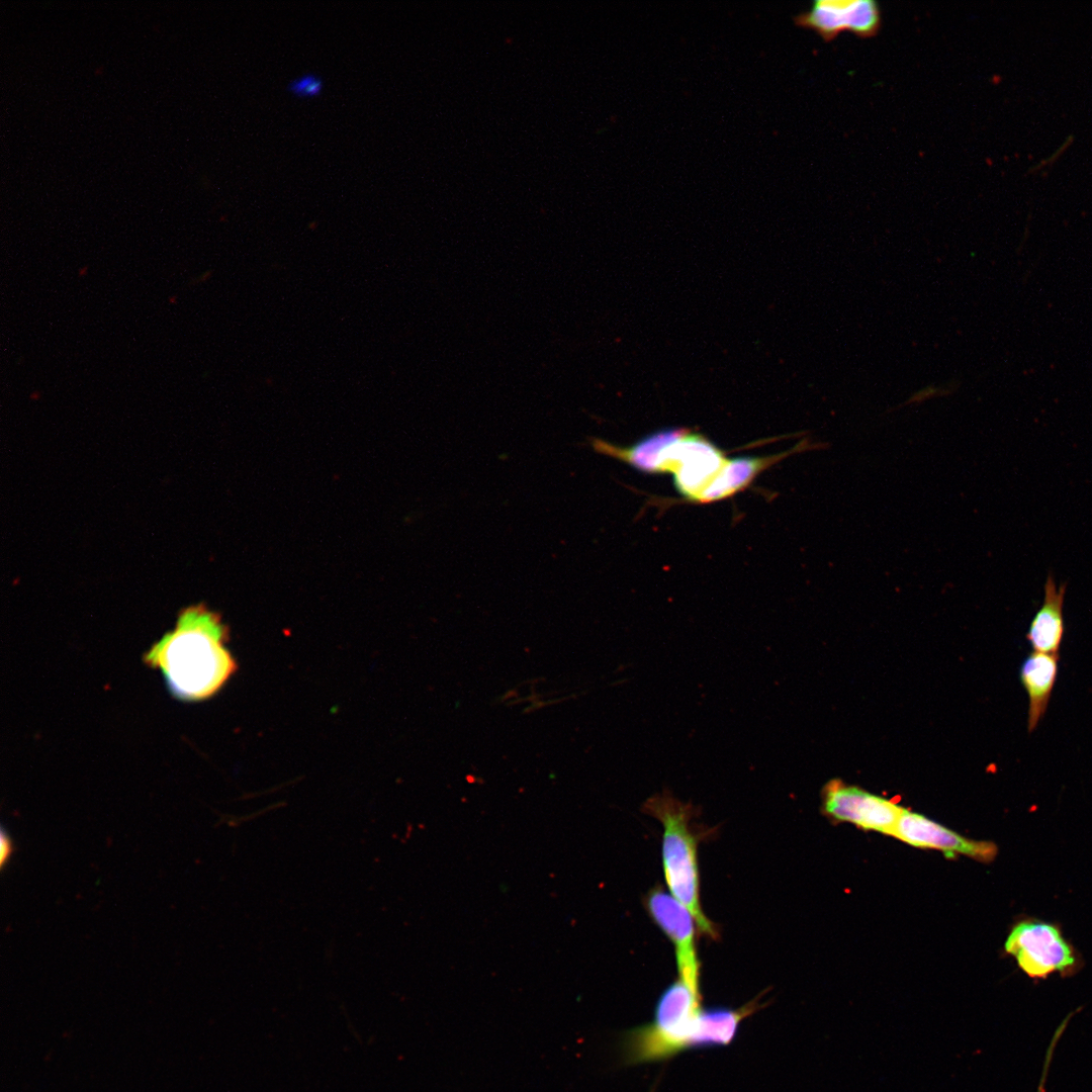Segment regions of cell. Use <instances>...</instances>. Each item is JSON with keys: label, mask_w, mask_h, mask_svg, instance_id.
Returning a JSON list of instances; mask_svg holds the SVG:
<instances>
[{"label": "cell", "mask_w": 1092, "mask_h": 1092, "mask_svg": "<svg viewBox=\"0 0 1092 1092\" xmlns=\"http://www.w3.org/2000/svg\"><path fill=\"white\" fill-rule=\"evenodd\" d=\"M1005 950L1031 979H1045L1054 973L1068 976L1080 964L1074 946L1058 924L1027 918L1011 928Z\"/></svg>", "instance_id": "4"}, {"label": "cell", "mask_w": 1092, "mask_h": 1092, "mask_svg": "<svg viewBox=\"0 0 1092 1092\" xmlns=\"http://www.w3.org/2000/svg\"><path fill=\"white\" fill-rule=\"evenodd\" d=\"M726 460L724 453L706 437L674 429L657 457L654 473H672L677 491L697 503Z\"/></svg>", "instance_id": "5"}, {"label": "cell", "mask_w": 1092, "mask_h": 1092, "mask_svg": "<svg viewBox=\"0 0 1092 1092\" xmlns=\"http://www.w3.org/2000/svg\"><path fill=\"white\" fill-rule=\"evenodd\" d=\"M1066 586V583L1058 586L1054 576L1048 575L1043 603L1033 616L1026 634L1034 651L1059 654L1065 630L1063 607Z\"/></svg>", "instance_id": "12"}, {"label": "cell", "mask_w": 1092, "mask_h": 1092, "mask_svg": "<svg viewBox=\"0 0 1092 1092\" xmlns=\"http://www.w3.org/2000/svg\"><path fill=\"white\" fill-rule=\"evenodd\" d=\"M826 447L824 443L808 444L807 440H804L794 448L775 455L727 458L716 477L701 493L697 503H713L729 497L749 485L762 470L789 455L808 449H824Z\"/></svg>", "instance_id": "10"}, {"label": "cell", "mask_w": 1092, "mask_h": 1092, "mask_svg": "<svg viewBox=\"0 0 1092 1092\" xmlns=\"http://www.w3.org/2000/svg\"><path fill=\"white\" fill-rule=\"evenodd\" d=\"M646 908L674 946L678 978L700 989V963L695 936L697 923L694 916L685 905L660 888L652 889L647 894Z\"/></svg>", "instance_id": "7"}, {"label": "cell", "mask_w": 1092, "mask_h": 1092, "mask_svg": "<svg viewBox=\"0 0 1092 1092\" xmlns=\"http://www.w3.org/2000/svg\"><path fill=\"white\" fill-rule=\"evenodd\" d=\"M823 807L827 815L850 822L867 830L892 835L903 808L896 803L873 795L839 780L827 783L823 790Z\"/></svg>", "instance_id": "6"}, {"label": "cell", "mask_w": 1092, "mask_h": 1092, "mask_svg": "<svg viewBox=\"0 0 1092 1092\" xmlns=\"http://www.w3.org/2000/svg\"><path fill=\"white\" fill-rule=\"evenodd\" d=\"M759 1008L758 1001L737 1009L704 1008L700 989L677 978L660 995L652 1021L625 1033L623 1060L629 1065L649 1063L690 1049L727 1045L741 1021Z\"/></svg>", "instance_id": "1"}, {"label": "cell", "mask_w": 1092, "mask_h": 1092, "mask_svg": "<svg viewBox=\"0 0 1092 1092\" xmlns=\"http://www.w3.org/2000/svg\"><path fill=\"white\" fill-rule=\"evenodd\" d=\"M226 631L217 615L203 607L180 614L176 627L156 643L146 661L159 667L171 692L183 700L213 695L235 670L224 647Z\"/></svg>", "instance_id": "2"}, {"label": "cell", "mask_w": 1092, "mask_h": 1092, "mask_svg": "<svg viewBox=\"0 0 1092 1092\" xmlns=\"http://www.w3.org/2000/svg\"><path fill=\"white\" fill-rule=\"evenodd\" d=\"M892 836L915 847L941 850L947 856L962 853L983 862H990L997 854L995 843L968 839L923 815L906 809H903Z\"/></svg>", "instance_id": "9"}, {"label": "cell", "mask_w": 1092, "mask_h": 1092, "mask_svg": "<svg viewBox=\"0 0 1092 1092\" xmlns=\"http://www.w3.org/2000/svg\"><path fill=\"white\" fill-rule=\"evenodd\" d=\"M1054 1051H1055V1048L1053 1045H1050L1048 1051H1046L1048 1053L1045 1054L1042 1074H1041L1040 1081H1039L1036 1092H1044L1046 1074H1048V1071H1049L1050 1064L1052 1062Z\"/></svg>", "instance_id": "15"}, {"label": "cell", "mask_w": 1092, "mask_h": 1092, "mask_svg": "<svg viewBox=\"0 0 1092 1092\" xmlns=\"http://www.w3.org/2000/svg\"><path fill=\"white\" fill-rule=\"evenodd\" d=\"M14 851H15V846H14V842H13L12 838L10 837V835L4 829H2L1 833H0V866H1V869H4L7 866V863L10 861Z\"/></svg>", "instance_id": "14"}, {"label": "cell", "mask_w": 1092, "mask_h": 1092, "mask_svg": "<svg viewBox=\"0 0 1092 1092\" xmlns=\"http://www.w3.org/2000/svg\"><path fill=\"white\" fill-rule=\"evenodd\" d=\"M641 810L663 826L662 863L670 894L690 910L702 933L717 938L718 931L700 903L698 837L691 824L697 809L664 789L648 798Z\"/></svg>", "instance_id": "3"}, {"label": "cell", "mask_w": 1092, "mask_h": 1092, "mask_svg": "<svg viewBox=\"0 0 1092 1092\" xmlns=\"http://www.w3.org/2000/svg\"><path fill=\"white\" fill-rule=\"evenodd\" d=\"M324 89V79L313 72H306L291 79L285 87L287 93L299 99L318 97L323 94Z\"/></svg>", "instance_id": "13"}, {"label": "cell", "mask_w": 1092, "mask_h": 1092, "mask_svg": "<svg viewBox=\"0 0 1092 1092\" xmlns=\"http://www.w3.org/2000/svg\"><path fill=\"white\" fill-rule=\"evenodd\" d=\"M796 25L817 32L825 41L843 31L872 37L881 26V10L874 0H816L794 17Z\"/></svg>", "instance_id": "8"}, {"label": "cell", "mask_w": 1092, "mask_h": 1092, "mask_svg": "<svg viewBox=\"0 0 1092 1092\" xmlns=\"http://www.w3.org/2000/svg\"><path fill=\"white\" fill-rule=\"evenodd\" d=\"M1059 654L1033 651L1021 663L1020 681L1028 697L1027 731L1031 733L1045 714L1058 675Z\"/></svg>", "instance_id": "11"}]
</instances>
